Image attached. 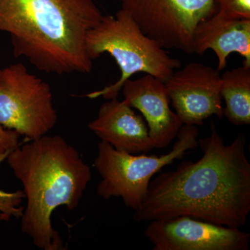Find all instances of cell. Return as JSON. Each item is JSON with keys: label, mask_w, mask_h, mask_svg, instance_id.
<instances>
[{"label": "cell", "mask_w": 250, "mask_h": 250, "mask_svg": "<svg viewBox=\"0 0 250 250\" xmlns=\"http://www.w3.org/2000/svg\"><path fill=\"white\" fill-rule=\"evenodd\" d=\"M58 121L48 83L18 62L0 69V125L25 136L39 139Z\"/></svg>", "instance_id": "8992f818"}, {"label": "cell", "mask_w": 250, "mask_h": 250, "mask_svg": "<svg viewBox=\"0 0 250 250\" xmlns=\"http://www.w3.org/2000/svg\"><path fill=\"white\" fill-rule=\"evenodd\" d=\"M198 141L203 153L198 161H183L151 180L134 210L136 221L188 216L229 228L246 225L250 212L246 136L225 145L212 121L210 136Z\"/></svg>", "instance_id": "6da1fadb"}, {"label": "cell", "mask_w": 250, "mask_h": 250, "mask_svg": "<svg viewBox=\"0 0 250 250\" xmlns=\"http://www.w3.org/2000/svg\"><path fill=\"white\" fill-rule=\"evenodd\" d=\"M121 9L161 47L193 54L198 24L218 11L215 0H118Z\"/></svg>", "instance_id": "52a82bcc"}, {"label": "cell", "mask_w": 250, "mask_h": 250, "mask_svg": "<svg viewBox=\"0 0 250 250\" xmlns=\"http://www.w3.org/2000/svg\"><path fill=\"white\" fill-rule=\"evenodd\" d=\"M192 48L198 54L212 49L218 59V72L226 68L232 53L239 54L244 58L243 65L250 67V20L233 19L216 12L197 26Z\"/></svg>", "instance_id": "7c38bea8"}, {"label": "cell", "mask_w": 250, "mask_h": 250, "mask_svg": "<svg viewBox=\"0 0 250 250\" xmlns=\"http://www.w3.org/2000/svg\"><path fill=\"white\" fill-rule=\"evenodd\" d=\"M103 16L93 0H0V31L14 57L46 73L89 74L85 37Z\"/></svg>", "instance_id": "7a4b0ae2"}, {"label": "cell", "mask_w": 250, "mask_h": 250, "mask_svg": "<svg viewBox=\"0 0 250 250\" xmlns=\"http://www.w3.org/2000/svg\"><path fill=\"white\" fill-rule=\"evenodd\" d=\"M222 98L225 115L236 126L250 124V67L243 65L227 70L221 76Z\"/></svg>", "instance_id": "4fadbf2b"}, {"label": "cell", "mask_w": 250, "mask_h": 250, "mask_svg": "<svg viewBox=\"0 0 250 250\" xmlns=\"http://www.w3.org/2000/svg\"><path fill=\"white\" fill-rule=\"evenodd\" d=\"M176 114L183 125L202 126L210 117L223 118L221 76L213 67L190 62L165 82Z\"/></svg>", "instance_id": "9c48e42d"}, {"label": "cell", "mask_w": 250, "mask_h": 250, "mask_svg": "<svg viewBox=\"0 0 250 250\" xmlns=\"http://www.w3.org/2000/svg\"><path fill=\"white\" fill-rule=\"evenodd\" d=\"M9 153L0 156V166ZM24 198L25 195L23 190L9 192L0 190V221H9L12 218H22L24 208L21 205Z\"/></svg>", "instance_id": "5bb4252c"}, {"label": "cell", "mask_w": 250, "mask_h": 250, "mask_svg": "<svg viewBox=\"0 0 250 250\" xmlns=\"http://www.w3.org/2000/svg\"><path fill=\"white\" fill-rule=\"evenodd\" d=\"M6 159L27 199L22 233L39 249L66 250L52 227V213L62 206L70 210L79 207L92 179L90 166L59 135H45L18 146Z\"/></svg>", "instance_id": "3957f363"}, {"label": "cell", "mask_w": 250, "mask_h": 250, "mask_svg": "<svg viewBox=\"0 0 250 250\" xmlns=\"http://www.w3.org/2000/svg\"><path fill=\"white\" fill-rule=\"evenodd\" d=\"M198 135L197 126L182 125L170 152L161 156L120 152L109 143L100 141L93 164L101 177L97 194L106 200L121 197L126 207L134 211L138 209L153 177L166 166L182 159L187 151L197 147Z\"/></svg>", "instance_id": "5b68a950"}, {"label": "cell", "mask_w": 250, "mask_h": 250, "mask_svg": "<svg viewBox=\"0 0 250 250\" xmlns=\"http://www.w3.org/2000/svg\"><path fill=\"white\" fill-rule=\"evenodd\" d=\"M20 135L0 125V156L11 152L19 146Z\"/></svg>", "instance_id": "2e32d148"}, {"label": "cell", "mask_w": 250, "mask_h": 250, "mask_svg": "<svg viewBox=\"0 0 250 250\" xmlns=\"http://www.w3.org/2000/svg\"><path fill=\"white\" fill-rule=\"evenodd\" d=\"M108 100L100 106L98 117L88 124L90 131L120 152L139 154L154 149L143 117L124 100Z\"/></svg>", "instance_id": "8fae6325"}, {"label": "cell", "mask_w": 250, "mask_h": 250, "mask_svg": "<svg viewBox=\"0 0 250 250\" xmlns=\"http://www.w3.org/2000/svg\"><path fill=\"white\" fill-rule=\"evenodd\" d=\"M217 12L226 17L250 20V0H215Z\"/></svg>", "instance_id": "9a60e30c"}, {"label": "cell", "mask_w": 250, "mask_h": 250, "mask_svg": "<svg viewBox=\"0 0 250 250\" xmlns=\"http://www.w3.org/2000/svg\"><path fill=\"white\" fill-rule=\"evenodd\" d=\"M85 48L92 61L109 54L121 71L119 80L113 84L84 95L90 99L118 98L125 82L139 72L166 82L182 65L180 60L171 57L159 42L145 34L134 20L122 9L115 16H104L99 24L88 31Z\"/></svg>", "instance_id": "277c9868"}, {"label": "cell", "mask_w": 250, "mask_h": 250, "mask_svg": "<svg viewBox=\"0 0 250 250\" xmlns=\"http://www.w3.org/2000/svg\"><path fill=\"white\" fill-rule=\"evenodd\" d=\"M125 103L141 112L147 123L154 149H162L178 134L183 123L170 107L165 82L146 74L126 80L122 87Z\"/></svg>", "instance_id": "30bf717a"}, {"label": "cell", "mask_w": 250, "mask_h": 250, "mask_svg": "<svg viewBox=\"0 0 250 250\" xmlns=\"http://www.w3.org/2000/svg\"><path fill=\"white\" fill-rule=\"evenodd\" d=\"M153 250H248L250 234L188 216L153 220L145 231Z\"/></svg>", "instance_id": "ba28073f"}]
</instances>
